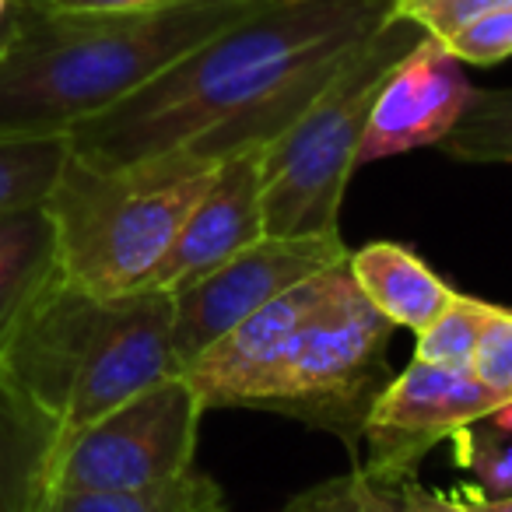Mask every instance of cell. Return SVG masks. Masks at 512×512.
Segmentation results:
<instances>
[{"label": "cell", "instance_id": "17", "mask_svg": "<svg viewBox=\"0 0 512 512\" xmlns=\"http://www.w3.org/2000/svg\"><path fill=\"white\" fill-rule=\"evenodd\" d=\"M67 155V134H0V214L46 204Z\"/></svg>", "mask_w": 512, "mask_h": 512}, {"label": "cell", "instance_id": "25", "mask_svg": "<svg viewBox=\"0 0 512 512\" xmlns=\"http://www.w3.org/2000/svg\"><path fill=\"white\" fill-rule=\"evenodd\" d=\"M397 495H400L404 512H477L474 505L460 495V488L456 491H428L418 484V477H414V481L397 484Z\"/></svg>", "mask_w": 512, "mask_h": 512}, {"label": "cell", "instance_id": "1", "mask_svg": "<svg viewBox=\"0 0 512 512\" xmlns=\"http://www.w3.org/2000/svg\"><path fill=\"white\" fill-rule=\"evenodd\" d=\"M393 0H267L67 134L95 165L162 151L228 158L264 151L313 106Z\"/></svg>", "mask_w": 512, "mask_h": 512}, {"label": "cell", "instance_id": "7", "mask_svg": "<svg viewBox=\"0 0 512 512\" xmlns=\"http://www.w3.org/2000/svg\"><path fill=\"white\" fill-rule=\"evenodd\" d=\"M207 407L183 372L137 393L85 428H57L46 463L50 491H141L193 470Z\"/></svg>", "mask_w": 512, "mask_h": 512}, {"label": "cell", "instance_id": "15", "mask_svg": "<svg viewBox=\"0 0 512 512\" xmlns=\"http://www.w3.org/2000/svg\"><path fill=\"white\" fill-rule=\"evenodd\" d=\"M57 428L0 369V512H39Z\"/></svg>", "mask_w": 512, "mask_h": 512}, {"label": "cell", "instance_id": "14", "mask_svg": "<svg viewBox=\"0 0 512 512\" xmlns=\"http://www.w3.org/2000/svg\"><path fill=\"white\" fill-rule=\"evenodd\" d=\"M57 271V232L46 204L0 214V362L25 313Z\"/></svg>", "mask_w": 512, "mask_h": 512}, {"label": "cell", "instance_id": "30", "mask_svg": "<svg viewBox=\"0 0 512 512\" xmlns=\"http://www.w3.org/2000/svg\"><path fill=\"white\" fill-rule=\"evenodd\" d=\"M8 8H11V0H0V18L8 15Z\"/></svg>", "mask_w": 512, "mask_h": 512}, {"label": "cell", "instance_id": "9", "mask_svg": "<svg viewBox=\"0 0 512 512\" xmlns=\"http://www.w3.org/2000/svg\"><path fill=\"white\" fill-rule=\"evenodd\" d=\"M509 400L484 386L474 369L432 365L414 358L400 376L383 386L365 418L369 442L365 474L386 484L414 481L418 463L435 442L467 435L470 425L488 421Z\"/></svg>", "mask_w": 512, "mask_h": 512}, {"label": "cell", "instance_id": "3", "mask_svg": "<svg viewBox=\"0 0 512 512\" xmlns=\"http://www.w3.org/2000/svg\"><path fill=\"white\" fill-rule=\"evenodd\" d=\"M172 295H95L57 271L4 351V376L60 428H85L176 376Z\"/></svg>", "mask_w": 512, "mask_h": 512}, {"label": "cell", "instance_id": "28", "mask_svg": "<svg viewBox=\"0 0 512 512\" xmlns=\"http://www.w3.org/2000/svg\"><path fill=\"white\" fill-rule=\"evenodd\" d=\"M488 425L495 428V432H502V435H509V432H512V400H509L505 407H498L495 414H491Z\"/></svg>", "mask_w": 512, "mask_h": 512}, {"label": "cell", "instance_id": "5", "mask_svg": "<svg viewBox=\"0 0 512 512\" xmlns=\"http://www.w3.org/2000/svg\"><path fill=\"white\" fill-rule=\"evenodd\" d=\"M425 39L407 18H386L337 71L313 106L264 148L267 235H341V204L379 92Z\"/></svg>", "mask_w": 512, "mask_h": 512}, {"label": "cell", "instance_id": "10", "mask_svg": "<svg viewBox=\"0 0 512 512\" xmlns=\"http://www.w3.org/2000/svg\"><path fill=\"white\" fill-rule=\"evenodd\" d=\"M344 267L316 274V278L295 285L292 292L278 295L264 309H256L253 316L225 330L197 358H190L179 372L193 386L200 404L207 411L211 407H256V411H264L278 393L295 351H299L302 334L323 309V302L330 299L337 274Z\"/></svg>", "mask_w": 512, "mask_h": 512}, {"label": "cell", "instance_id": "22", "mask_svg": "<svg viewBox=\"0 0 512 512\" xmlns=\"http://www.w3.org/2000/svg\"><path fill=\"white\" fill-rule=\"evenodd\" d=\"M502 4H512V0H393V15L407 18L425 36L446 43L449 36H456L470 22L502 8Z\"/></svg>", "mask_w": 512, "mask_h": 512}, {"label": "cell", "instance_id": "12", "mask_svg": "<svg viewBox=\"0 0 512 512\" xmlns=\"http://www.w3.org/2000/svg\"><path fill=\"white\" fill-rule=\"evenodd\" d=\"M264 235V151H239L221 158L211 186L179 228L176 246L158 267L151 288L169 295L183 292Z\"/></svg>", "mask_w": 512, "mask_h": 512}, {"label": "cell", "instance_id": "16", "mask_svg": "<svg viewBox=\"0 0 512 512\" xmlns=\"http://www.w3.org/2000/svg\"><path fill=\"white\" fill-rule=\"evenodd\" d=\"M39 512H228L221 484L204 470L141 491H50Z\"/></svg>", "mask_w": 512, "mask_h": 512}, {"label": "cell", "instance_id": "2", "mask_svg": "<svg viewBox=\"0 0 512 512\" xmlns=\"http://www.w3.org/2000/svg\"><path fill=\"white\" fill-rule=\"evenodd\" d=\"M267 0H176L151 11H53L11 0L0 134H71Z\"/></svg>", "mask_w": 512, "mask_h": 512}, {"label": "cell", "instance_id": "6", "mask_svg": "<svg viewBox=\"0 0 512 512\" xmlns=\"http://www.w3.org/2000/svg\"><path fill=\"white\" fill-rule=\"evenodd\" d=\"M393 330L397 327L365 302L344 267L264 411L306 421L320 432L337 435L348 453H358L365 418L393 379L386 365Z\"/></svg>", "mask_w": 512, "mask_h": 512}, {"label": "cell", "instance_id": "20", "mask_svg": "<svg viewBox=\"0 0 512 512\" xmlns=\"http://www.w3.org/2000/svg\"><path fill=\"white\" fill-rule=\"evenodd\" d=\"M281 512H404L397 484L376 481L365 470H351L341 477L313 484L288 498Z\"/></svg>", "mask_w": 512, "mask_h": 512}, {"label": "cell", "instance_id": "23", "mask_svg": "<svg viewBox=\"0 0 512 512\" xmlns=\"http://www.w3.org/2000/svg\"><path fill=\"white\" fill-rule=\"evenodd\" d=\"M470 369L484 386H491L505 400H512V309H495L481 341H477Z\"/></svg>", "mask_w": 512, "mask_h": 512}, {"label": "cell", "instance_id": "18", "mask_svg": "<svg viewBox=\"0 0 512 512\" xmlns=\"http://www.w3.org/2000/svg\"><path fill=\"white\" fill-rule=\"evenodd\" d=\"M439 148L456 162H512V88H474Z\"/></svg>", "mask_w": 512, "mask_h": 512}, {"label": "cell", "instance_id": "27", "mask_svg": "<svg viewBox=\"0 0 512 512\" xmlns=\"http://www.w3.org/2000/svg\"><path fill=\"white\" fill-rule=\"evenodd\" d=\"M460 495L467 498V502L474 505L477 512H512V495L491 498V495H484L477 484H460Z\"/></svg>", "mask_w": 512, "mask_h": 512}, {"label": "cell", "instance_id": "8", "mask_svg": "<svg viewBox=\"0 0 512 512\" xmlns=\"http://www.w3.org/2000/svg\"><path fill=\"white\" fill-rule=\"evenodd\" d=\"M351 249L341 235H264L214 267L197 285L172 295V341L183 369L225 330L264 309L295 285L348 264Z\"/></svg>", "mask_w": 512, "mask_h": 512}, {"label": "cell", "instance_id": "11", "mask_svg": "<svg viewBox=\"0 0 512 512\" xmlns=\"http://www.w3.org/2000/svg\"><path fill=\"white\" fill-rule=\"evenodd\" d=\"M470 95L474 85L463 74L460 60L439 39L425 36L400 60L379 92L362 137L358 165L442 144L460 123Z\"/></svg>", "mask_w": 512, "mask_h": 512}, {"label": "cell", "instance_id": "19", "mask_svg": "<svg viewBox=\"0 0 512 512\" xmlns=\"http://www.w3.org/2000/svg\"><path fill=\"white\" fill-rule=\"evenodd\" d=\"M498 306L484 299H470V295L456 292L449 299V306L428 323L425 330H418V348L414 358L432 365H456V369H470L474 362L477 341H481L484 327L491 323Z\"/></svg>", "mask_w": 512, "mask_h": 512}, {"label": "cell", "instance_id": "4", "mask_svg": "<svg viewBox=\"0 0 512 512\" xmlns=\"http://www.w3.org/2000/svg\"><path fill=\"white\" fill-rule=\"evenodd\" d=\"M218 165L197 151H162L123 165H95L71 151L46 197L60 274L95 295L151 288Z\"/></svg>", "mask_w": 512, "mask_h": 512}, {"label": "cell", "instance_id": "24", "mask_svg": "<svg viewBox=\"0 0 512 512\" xmlns=\"http://www.w3.org/2000/svg\"><path fill=\"white\" fill-rule=\"evenodd\" d=\"M463 463L477 470L481 484L477 488L491 498L512 495V442H477L467 449Z\"/></svg>", "mask_w": 512, "mask_h": 512}, {"label": "cell", "instance_id": "13", "mask_svg": "<svg viewBox=\"0 0 512 512\" xmlns=\"http://www.w3.org/2000/svg\"><path fill=\"white\" fill-rule=\"evenodd\" d=\"M348 271L358 292L393 327L425 330L453 299V288L400 242H369L348 256Z\"/></svg>", "mask_w": 512, "mask_h": 512}, {"label": "cell", "instance_id": "26", "mask_svg": "<svg viewBox=\"0 0 512 512\" xmlns=\"http://www.w3.org/2000/svg\"><path fill=\"white\" fill-rule=\"evenodd\" d=\"M53 11H151L176 0H46Z\"/></svg>", "mask_w": 512, "mask_h": 512}, {"label": "cell", "instance_id": "21", "mask_svg": "<svg viewBox=\"0 0 512 512\" xmlns=\"http://www.w3.org/2000/svg\"><path fill=\"white\" fill-rule=\"evenodd\" d=\"M460 64H474V67H491L502 64L512 57V4L488 11L477 22H470L467 29H460L456 36H449L446 43Z\"/></svg>", "mask_w": 512, "mask_h": 512}, {"label": "cell", "instance_id": "29", "mask_svg": "<svg viewBox=\"0 0 512 512\" xmlns=\"http://www.w3.org/2000/svg\"><path fill=\"white\" fill-rule=\"evenodd\" d=\"M11 36H15V11L8 8V15L0 18V57H4V50H8Z\"/></svg>", "mask_w": 512, "mask_h": 512}]
</instances>
